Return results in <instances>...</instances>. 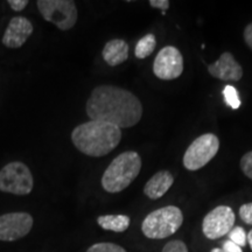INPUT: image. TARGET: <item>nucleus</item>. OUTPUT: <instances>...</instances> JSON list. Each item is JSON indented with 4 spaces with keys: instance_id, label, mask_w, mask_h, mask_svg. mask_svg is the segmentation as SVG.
Here are the masks:
<instances>
[{
    "instance_id": "f257e3e1",
    "label": "nucleus",
    "mask_w": 252,
    "mask_h": 252,
    "mask_svg": "<svg viewBox=\"0 0 252 252\" xmlns=\"http://www.w3.org/2000/svg\"><path fill=\"white\" fill-rule=\"evenodd\" d=\"M87 115L119 128L132 127L140 122L143 105L130 91L113 86L94 88L87 102Z\"/></svg>"
},
{
    "instance_id": "f03ea898",
    "label": "nucleus",
    "mask_w": 252,
    "mask_h": 252,
    "mask_svg": "<svg viewBox=\"0 0 252 252\" xmlns=\"http://www.w3.org/2000/svg\"><path fill=\"white\" fill-rule=\"evenodd\" d=\"M121 140V128L99 121L83 123L71 132L74 146L81 153L89 157L106 156L118 146Z\"/></svg>"
},
{
    "instance_id": "7ed1b4c3",
    "label": "nucleus",
    "mask_w": 252,
    "mask_h": 252,
    "mask_svg": "<svg viewBox=\"0 0 252 252\" xmlns=\"http://www.w3.org/2000/svg\"><path fill=\"white\" fill-rule=\"evenodd\" d=\"M141 158L137 152L128 151L116 157L102 176V187L108 193H119L127 188L139 175Z\"/></svg>"
},
{
    "instance_id": "20e7f679",
    "label": "nucleus",
    "mask_w": 252,
    "mask_h": 252,
    "mask_svg": "<svg viewBox=\"0 0 252 252\" xmlns=\"http://www.w3.org/2000/svg\"><path fill=\"white\" fill-rule=\"evenodd\" d=\"M184 223V214L178 207L167 206L145 217L141 231L150 239H163L174 235Z\"/></svg>"
},
{
    "instance_id": "39448f33",
    "label": "nucleus",
    "mask_w": 252,
    "mask_h": 252,
    "mask_svg": "<svg viewBox=\"0 0 252 252\" xmlns=\"http://www.w3.org/2000/svg\"><path fill=\"white\" fill-rule=\"evenodd\" d=\"M34 179L31 169L20 161L9 162L0 171V191L24 196L31 194Z\"/></svg>"
},
{
    "instance_id": "423d86ee",
    "label": "nucleus",
    "mask_w": 252,
    "mask_h": 252,
    "mask_svg": "<svg viewBox=\"0 0 252 252\" xmlns=\"http://www.w3.org/2000/svg\"><path fill=\"white\" fill-rule=\"evenodd\" d=\"M36 5L43 19L59 30L68 31L76 24L77 7L71 0H39Z\"/></svg>"
},
{
    "instance_id": "0eeeda50",
    "label": "nucleus",
    "mask_w": 252,
    "mask_h": 252,
    "mask_svg": "<svg viewBox=\"0 0 252 252\" xmlns=\"http://www.w3.org/2000/svg\"><path fill=\"white\" fill-rule=\"evenodd\" d=\"M220 149V140L215 134L206 133L189 145L184 156V166L189 171H197L207 165Z\"/></svg>"
},
{
    "instance_id": "6e6552de",
    "label": "nucleus",
    "mask_w": 252,
    "mask_h": 252,
    "mask_svg": "<svg viewBox=\"0 0 252 252\" xmlns=\"http://www.w3.org/2000/svg\"><path fill=\"white\" fill-rule=\"evenodd\" d=\"M235 220V213L231 208L228 206L216 207L203 219V234L209 239L223 237L234 229Z\"/></svg>"
},
{
    "instance_id": "1a4fd4ad",
    "label": "nucleus",
    "mask_w": 252,
    "mask_h": 252,
    "mask_svg": "<svg viewBox=\"0 0 252 252\" xmlns=\"http://www.w3.org/2000/svg\"><path fill=\"white\" fill-rule=\"evenodd\" d=\"M153 72L163 81L175 80L180 76L184 72V58L180 50L173 46L163 47L154 60Z\"/></svg>"
},
{
    "instance_id": "9d476101",
    "label": "nucleus",
    "mask_w": 252,
    "mask_h": 252,
    "mask_svg": "<svg viewBox=\"0 0 252 252\" xmlns=\"http://www.w3.org/2000/svg\"><path fill=\"white\" fill-rule=\"evenodd\" d=\"M34 220L24 212L7 213L0 216V241L14 242L24 238L33 228Z\"/></svg>"
},
{
    "instance_id": "9b49d317",
    "label": "nucleus",
    "mask_w": 252,
    "mask_h": 252,
    "mask_svg": "<svg viewBox=\"0 0 252 252\" xmlns=\"http://www.w3.org/2000/svg\"><path fill=\"white\" fill-rule=\"evenodd\" d=\"M33 31V24L27 18L21 15L12 18L2 36V43L7 48H20L32 35Z\"/></svg>"
},
{
    "instance_id": "f8f14e48",
    "label": "nucleus",
    "mask_w": 252,
    "mask_h": 252,
    "mask_svg": "<svg viewBox=\"0 0 252 252\" xmlns=\"http://www.w3.org/2000/svg\"><path fill=\"white\" fill-rule=\"evenodd\" d=\"M208 71L215 78L224 81H239L243 76V69L229 52L223 53L215 63L210 64Z\"/></svg>"
},
{
    "instance_id": "ddd939ff",
    "label": "nucleus",
    "mask_w": 252,
    "mask_h": 252,
    "mask_svg": "<svg viewBox=\"0 0 252 252\" xmlns=\"http://www.w3.org/2000/svg\"><path fill=\"white\" fill-rule=\"evenodd\" d=\"M174 178L168 171H160L154 174L144 187V194L151 200L162 197L172 187Z\"/></svg>"
},
{
    "instance_id": "4468645a",
    "label": "nucleus",
    "mask_w": 252,
    "mask_h": 252,
    "mask_svg": "<svg viewBox=\"0 0 252 252\" xmlns=\"http://www.w3.org/2000/svg\"><path fill=\"white\" fill-rule=\"evenodd\" d=\"M128 45L127 42L121 39H115L106 42L104 46L102 55L104 61L111 67L122 64L128 58Z\"/></svg>"
},
{
    "instance_id": "2eb2a0df",
    "label": "nucleus",
    "mask_w": 252,
    "mask_h": 252,
    "mask_svg": "<svg viewBox=\"0 0 252 252\" xmlns=\"http://www.w3.org/2000/svg\"><path fill=\"white\" fill-rule=\"evenodd\" d=\"M97 223L104 230L124 232L130 226L131 220L126 215H103L97 219Z\"/></svg>"
},
{
    "instance_id": "dca6fc26",
    "label": "nucleus",
    "mask_w": 252,
    "mask_h": 252,
    "mask_svg": "<svg viewBox=\"0 0 252 252\" xmlns=\"http://www.w3.org/2000/svg\"><path fill=\"white\" fill-rule=\"evenodd\" d=\"M157 46V37L154 34H146L135 45L134 54L138 59H146L154 52Z\"/></svg>"
},
{
    "instance_id": "f3484780",
    "label": "nucleus",
    "mask_w": 252,
    "mask_h": 252,
    "mask_svg": "<svg viewBox=\"0 0 252 252\" xmlns=\"http://www.w3.org/2000/svg\"><path fill=\"white\" fill-rule=\"evenodd\" d=\"M223 96H224L226 105H229L231 109L237 110L241 106V98H239V94L235 87L226 86L223 89Z\"/></svg>"
},
{
    "instance_id": "a211bd4d",
    "label": "nucleus",
    "mask_w": 252,
    "mask_h": 252,
    "mask_svg": "<svg viewBox=\"0 0 252 252\" xmlns=\"http://www.w3.org/2000/svg\"><path fill=\"white\" fill-rule=\"evenodd\" d=\"M229 241L234 242L238 247L244 248L248 243V235L245 234L244 229L241 226H235L231 231L229 232Z\"/></svg>"
},
{
    "instance_id": "6ab92c4d",
    "label": "nucleus",
    "mask_w": 252,
    "mask_h": 252,
    "mask_svg": "<svg viewBox=\"0 0 252 252\" xmlns=\"http://www.w3.org/2000/svg\"><path fill=\"white\" fill-rule=\"evenodd\" d=\"M87 252H126V250L121 245L113 243H97L91 245Z\"/></svg>"
},
{
    "instance_id": "aec40b11",
    "label": "nucleus",
    "mask_w": 252,
    "mask_h": 252,
    "mask_svg": "<svg viewBox=\"0 0 252 252\" xmlns=\"http://www.w3.org/2000/svg\"><path fill=\"white\" fill-rule=\"evenodd\" d=\"M241 168L244 174L252 180V151L244 154L241 159Z\"/></svg>"
},
{
    "instance_id": "412c9836",
    "label": "nucleus",
    "mask_w": 252,
    "mask_h": 252,
    "mask_svg": "<svg viewBox=\"0 0 252 252\" xmlns=\"http://www.w3.org/2000/svg\"><path fill=\"white\" fill-rule=\"evenodd\" d=\"M161 252H188V249L182 241H171L163 247Z\"/></svg>"
},
{
    "instance_id": "4be33fe9",
    "label": "nucleus",
    "mask_w": 252,
    "mask_h": 252,
    "mask_svg": "<svg viewBox=\"0 0 252 252\" xmlns=\"http://www.w3.org/2000/svg\"><path fill=\"white\" fill-rule=\"evenodd\" d=\"M239 216L243 222L249 225H252V202L245 203L239 208Z\"/></svg>"
},
{
    "instance_id": "5701e85b",
    "label": "nucleus",
    "mask_w": 252,
    "mask_h": 252,
    "mask_svg": "<svg viewBox=\"0 0 252 252\" xmlns=\"http://www.w3.org/2000/svg\"><path fill=\"white\" fill-rule=\"evenodd\" d=\"M8 5L11 6V8L13 9V11L20 12L26 8L28 1L27 0H8Z\"/></svg>"
},
{
    "instance_id": "b1692460",
    "label": "nucleus",
    "mask_w": 252,
    "mask_h": 252,
    "mask_svg": "<svg viewBox=\"0 0 252 252\" xmlns=\"http://www.w3.org/2000/svg\"><path fill=\"white\" fill-rule=\"evenodd\" d=\"M150 5L154 8L162 9V14H165V11L169 7V1L168 0H151Z\"/></svg>"
},
{
    "instance_id": "393cba45",
    "label": "nucleus",
    "mask_w": 252,
    "mask_h": 252,
    "mask_svg": "<svg viewBox=\"0 0 252 252\" xmlns=\"http://www.w3.org/2000/svg\"><path fill=\"white\" fill-rule=\"evenodd\" d=\"M223 252H243L241 247H238L237 244H235L234 242L231 241H226L223 244Z\"/></svg>"
},
{
    "instance_id": "a878e982",
    "label": "nucleus",
    "mask_w": 252,
    "mask_h": 252,
    "mask_svg": "<svg viewBox=\"0 0 252 252\" xmlns=\"http://www.w3.org/2000/svg\"><path fill=\"white\" fill-rule=\"evenodd\" d=\"M244 39L247 45L252 49V23L249 24L244 30Z\"/></svg>"
},
{
    "instance_id": "bb28decb",
    "label": "nucleus",
    "mask_w": 252,
    "mask_h": 252,
    "mask_svg": "<svg viewBox=\"0 0 252 252\" xmlns=\"http://www.w3.org/2000/svg\"><path fill=\"white\" fill-rule=\"evenodd\" d=\"M248 243L250 245L251 250H252V230H250V232L248 234Z\"/></svg>"
},
{
    "instance_id": "cd10ccee",
    "label": "nucleus",
    "mask_w": 252,
    "mask_h": 252,
    "mask_svg": "<svg viewBox=\"0 0 252 252\" xmlns=\"http://www.w3.org/2000/svg\"><path fill=\"white\" fill-rule=\"evenodd\" d=\"M210 252H223V250H222V249L215 248V249H213V250H212V251H210Z\"/></svg>"
}]
</instances>
